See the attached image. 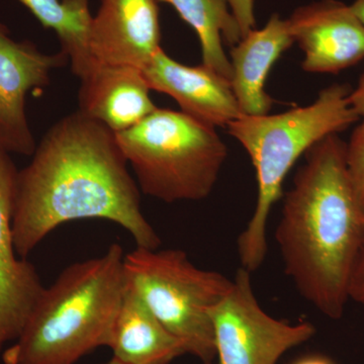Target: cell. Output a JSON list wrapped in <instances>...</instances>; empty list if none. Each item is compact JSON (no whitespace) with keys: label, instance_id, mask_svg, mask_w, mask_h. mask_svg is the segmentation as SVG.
<instances>
[{"label":"cell","instance_id":"7a4b0ae2","mask_svg":"<svg viewBox=\"0 0 364 364\" xmlns=\"http://www.w3.org/2000/svg\"><path fill=\"white\" fill-rule=\"evenodd\" d=\"M345 149L336 134L306 153L275 231L287 277L306 301L332 320L343 316L364 245V215L347 176Z\"/></svg>","mask_w":364,"mask_h":364},{"label":"cell","instance_id":"ffe728a7","mask_svg":"<svg viewBox=\"0 0 364 364\" xmlns=\"http://www.w3.org/2000/svg\"><path fill=\"white\" fill-rule=\"evenodd\" d=\"M349 301L364 309V245L359 253L349 284Z\"/></svg>","mask_w":364,"mask_h":364},{"label":"cell","instance_id":"7c38bea8","mask_svg":"<svg viewBox=\"0 0 364 364\" xmlns=\"http://www.w3.org/2000/svg\"><path fill=\"white\" fill-rule=\"evenodd\" d=\"M143 73L151 90L169 95L181 112L203 123L227 127L243 116L230 81L203 63L183 65L160 48Z\"/></svg>","mask_w":364,"mask_h":364},{"label":"cell","instance_id":"277c9868","mask_svg":"<svg viewBox=\"0 0 364 364\" xmlns=\"http://www.w3.org/2000/svg\"><path fill=\"white\" fill-rule=\"evenodd\" d=\"M351 88L332 85L320 91L312 104L262 116H242L227 126L230 135L246 150L257 181V200L247 226L237 241L241 267L259 269L268 251L267 224L282 195L289 170L326 136L359 121L349 102Z\"/></svg>","mask_w":364,"mask_h":364},{"label":"cell","instance_id":"ac0fdd59","mask_svg":"<svg viewBox=\"0 0 364 364\" xmlns=\"http://www.w3.org/2000/svg\"><path fill=\"white\" fill-rule=\"evenodd\" d=\"M345 164L352 191L364 215V119L346 143Z\"/></svg>","mask_w":364,"mask_h":364},{"label":"cell","instance_id":"9a60e30c","mask_svg":"<svg viewBox=\"0 0 364 364\" xmlns=\"http://www.w3.org/2000/svg\"><path fill=\"white\" fill-rule=\"evenodd\" d=\"M107 347L122 364H169L188 354L129 284Z\"/></svg>","mask_w":364,"mask_h":364},{"label":"cell","instance_id":"8fae6325","mask_svg":"<svg viewBox=\"0 0 364 364\" xmlns=\"http://www.w3.org/2000/svg\"><path fill=\"white\" fill-rule=\"evenodd\" d=\"M158 0H102L91 23L95 61L142 69L161 48Z\"/></svg>","mask_w":364,"mask_h":364},{"label":"cell","instance_id":"44dd1931","mask_svg":"<svg viewBox=\"0 0 364 364\" xmlns=\"http://www.w3.org/2000/svg\"><path fill=\"white\" fill-rule=\"evenodd\" d=\"M349 102H350L352 109L358 114L359 119H364V73L359 79L356 87L351 90Z\"/></svg>","mask_w":364,"mask_h":364},{"label":"cell","instance_id":"9c48e42d","mask_svg":"<svg viewBox=\"0 0 364 364\" xmlns=\"http://www.w3.org/2000/svg\"><path fill=\"white\" fill-rule=\"evenodd\" d=\"M287 23L309 73H337L364 59V25L351 6L322 0L299 7Z\"/></svg>","mask_w":364,"mask_h":364},{"label":"cell","instance_id":"2e32d148","mask_svg":"<svg viewBox=\"0 0 364 364\" xmlns=\"http://www.w3.org/2000/svg\"><path fill=\"white\" fill-rule=\"evenodd\" d=\"M173 6L182 20L198 33L203 64L231 83L232 67L223 42H240V26L227 0H158Z\"/></svg>","mask_w":364,"mask_h":364},{"label":"cell","instance_id":"603a6c76","mask_svg":"<svg viewBox=\"0 0 364 364\" xmlns=\"http://www.w3.org/2000/svg\"><path fill=\"white\" fill-rule=\"evenodd\" d=\"M351 7L364 25V0H355L353 4H351Z\"/></svg>","mask_w":364,"mask_h":364},{"label":"cell","instance_id":"4fadbf2b","mask_svg":"<svg viewBox=\"0 0 364 364\" xmlns=\"http://www.w3.org/2000/svg\"><path fill=\"white\" fill-rule=\"evenodd\" d=\"M80 80L79 112L114 133L136 126L158 109L142 69L136 67L97 63Z\"/></svg>","mask_w":364,"mask_h":364},{"label":"cell","instance_id":"30bf717a","mask_svg":"<svg viewBox=\"0 0 364 364\" xmlns=\"http://www.w3.org/2000/svg\"><path fill=\"white\" fill-rule=\"evenodd\" d=\"M18 170L0 148V352L20 336L36 301L44 291L39 274L14 248L13 214Z\"/></svg>","mask_w":364,"mask_h":364},{"label":"cell","instance_id":"6da1fadb","mask_svg":"<svg viewBox=\"0 0 364 364\" xmlns=\"http://www.w3.org/2000/svg\"><path fill=\"white\" fill-rule=\"evenodd\" d=\"M116 223L136 247L159 248L161 240L141 208L140 191L116 133L76 112L57 122L16 176L14 248L26 258L60 225L76 220Z\"/></svg>","mask_w":364,"mask_h":364},{"label":"cell","instance_id":"3957f363","mask_svg":"<svg viewBox=\"0 0 364 364\" xmlns=\"http://www.w3.org/2000/svg\"><path fill=\"white\" fill-rule=\"evenodd\" d=\"M124 253L112 244L100 257L66 267L40 294L4 364H75L107 347L127 279Z\"/></svg>","mask_w":364,"mask_h":364},{"label":"cell","instance_id":"5bb4252c","mask_svg":"<svg viewBox=\"0 0 364 364\" xmlns=\"http://www.w3.org/2000/svg\"><path fill=\"white\" fill-rule=\"evenodd\" d=\"M294 44L287 20L274 14L262 28L232 47V90L244 116L269 114L273 100L265 83L275 62Z\"/></svg>","mask_w":364,"mask_h":364},{"label":"cell","instance_id":"ba28073f","mask_svg":"<svg viewBox=\"0 0 364 364\" xmlns=\"http://www.w3.org/2000/svg\"><path fill=\"white\" fill-rule=\"evenodd\" d=\"M63 52L44 54L33 43L11 39L0 23V148L30 156L36 141L26 114L28 91L44 87L54 69L68 63Z\"/></svg>","mask_w":364,"mask_h":364},{"label":"cell","instance_id":"5b68a950","mask_svg":"<svg viewBox=\"0 0 364 364\" xmlns=\"http://www.w3.org/2000/svg\"><path fill=\"white\" fill-rule=\"evenodd\" d=\"M116 136L141 191L167 203L208 198L228 156L215 127L172 109H157Z\"/></svg>","mask_w":364,"mask_h":364},{"label":"cell","instance_id":"d6986e66","mask_svg":"<svg viewBox=\"0 0 364 364\" xmlns=\"http://www.w3.org/2000/svg\"><path fill=\"white\" fill-rule=\"evenodd\" d=\"M227 2L240 26L243 37L255 30L253 0H227Z\"/></svg>","mask_w":364,"mask_h":364},{"label":"cell","instance_id":"7402d4cb","mask_svg":"<svg viewBox=\"0 0 364 364\" xmlns=\"http://www.w3.org/2000/svg\"><path fill=\"white\" fill-rule=\"evenodd\" d=\"M293 364H336L331 359L322 355L306 356L296 360Z\"/></svg>","mask_w":364,"mask_h":364},{"label":"cell","instance_id":"52a82bcc","mask_svg":"<svg viewBox=\"0 0 364 364\" xmlns=\"http://www.w3.org/2000/svg\"><path fill=\"white\" fill-rule=\"evenodd\" d=\"M210 315L217 364H277L316 334L311 323L291 324L265 312L254 294L251 272L243 267Z\"/></svg>","mask_w":364,"mask_h":364},{"label":"cell","instance_id":"8992f818","mask_svg":"<svg viewBox=\"0 0 364 364\" xmlns=\"http://www.w3.org/2000/svg\"><path fill=\"white\" fill-rule=\"evenodd\" d=\"M124 267L129 286L188 353L203 364H214L210 312L226 296L233 279L196 267L179 249L136 247L124 254Z\"/></svg>","mask_w":364,"mask_h":364},{"label":"cell","instance_id":"cb8c5ba5","mask_svg":"<svg viewBox=\"0 0 364 364\" xmlns=\"http://www.w3.org/2000/svg\"><path fill=\"white\" fill-rule=\"evenodd\" d=\"M100 364H122L117 360V359L112 358L111 360L107 361V363H100Z\"/></svg>","mask_w":364,"mask_h":364},{"label":"cell","instance_id":"e0dca14e","mask_svg":"<svg viewBox=\"0 0 364 364\" xmlns=\"http://www.w3.org/2000/svg\"><path fill=\"white\" fill-rule=\"evenodd\" d=\"M41 25L58 36L61 51L68 57L71 70L82 79L97 65L90 51L93 16L90 0H18Z\"/></svg>","mask_w":364,"mask_h":364}]
</instances>
